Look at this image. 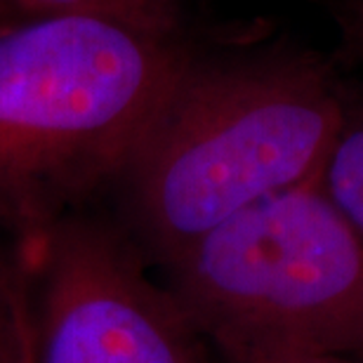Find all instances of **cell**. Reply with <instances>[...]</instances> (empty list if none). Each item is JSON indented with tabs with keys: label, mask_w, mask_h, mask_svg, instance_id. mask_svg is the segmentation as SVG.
<instances>
[{
	"label": "cell",
	"mask_w": 363,
	"mask_h": 363,
	"mask_svg": "<svg viewBox=\"0 0 363 363\" xmlns=\"http://www.w3.org/2000/svg\"><path fill=\"white\" fill-rule=\"evenodd\" d=\"M350 88L293 48H191L108 199L113 217L161 267L217 224L321 179Z\"/></svg>",
	"instance_id": "obj_1"
},
{
	"label": "cell",
	"mask_w": 363,
	"mask_h": 363,
	"mask_svg": "<svg viewBox=\"0 0 363 363\" xmlns=\"http://www.w3.org/2000/svg\"><path fill=\"white\" fill-rule=\"evenodd\" d=\"M191 48L83 14L0 19V231L33 238L108 199Z\"/></svg>",
	"instance_id": "obj_2"
},
{
	"label": "cell",
	"mask_w": 363,
	"mask_h": 363,
	"mask_svg": "<svg viewBox=\"0 0 363 363\" xmlns=\"http://www.w3.org/2000/svg\"><path fill=\"white\" fill-rule=\"evenodd\" d=\"M161 269L217 363H363V238L321 179L257 201Z\"/></svg>",
	"instance_id": "obj_3"
},
{
	"label": "cell",
	"mask_w": 363,
	"mask_h": 363,
	"mask_svg": "<svg viewBox=\"0 0 363 363\" xmlns=\"http://www.w3.org/2000/svg\"><path fill=\"white\" fill-rule=\"evenodd\" d=\"M21 241L38 363H217L113 215L81 210Z\"/></svg>",
	"instance_id": "obj_4"
},
{
	"label": "cell",
	"mask_w": 363,
	"mask_h": 363,
	"mask_svg": "<svg viewBox=\"0 0 363 363\" xmlns=\"http://www.w3.org/2000/svg\"><path fill=\"white\" fill-rule=\"evenodd\" d=\"M186 0H0V19L83 14L133 24L149 31L182 33Z\"/></svg>",
	"instance_id": "obj_5"
},
{
	"label": "cell",
	"mask_w": 363,
	"mask_h": 363,
	"mask_svg": "<svg viewBox=\"0 0 363 363\" xmlns=\"http://www.w3.org/2000/svg\"><path fill=\"white\" fill-rule=\"evenodd\" d=\"M0 363H38L31 257L24 241L0 250Z\"/></svg>",
	"instance_id": "obj_6"
},
{
	"label": "cell",
	"mask_w": 363,
	"mask_h": 363,
	"mask_svg": "<svg viewBox=\"0 0 363 363\" xmlns=\"http://www.w3.org/2000/svg\"><path fill=\"white\" fill-rule=\"evenodd\" d=\"M321 186L363 238V88L350 90Z\"/></svg>",
	"instance_id": "obj_7"
},
{
	"label": "cell",
	"mask_w": 363,
	"mask_h": 363,
	"mask_svg": "<svg viewBox=\"0 0 363 363\" xmlns=\"http://www.w3.org/2000/svg\"><path fill=\"white\" fill-rule=\"evenodd\" d=\"M335 17L347 48L363 60V0H335Z\"/></svg>",
	"instance_id": "obj_8"
},
{
	"label": "cell",
	"mask_w": 363,
	"mask_h": 363,
	"mask_svg": "<svg viewBox=\"0 0 363 363\" xmlns=\"http://www.w3.org/2000/svg\"><path fill=\"white\" fill-rule=\"evenodd\" d=\"M286 363H357L347 359H302V361H286Z\"/></svg>",
	"instance_id": "obj_9"
}]
</instances>
